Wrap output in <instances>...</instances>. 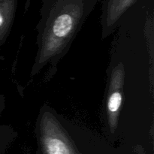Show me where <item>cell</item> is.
<instances>
[{
    "label": "cell",
    "instance_id": "2",
    "mask_svg": "<svg viewBox=\"0 0 154 154\" xmlns=\"http://www.w3.org/2000/svg\"><path fill=\"white\" fill-rule=\"evenodd\" d=\"M12 20L13 14L11 8L0 1V48L4 45L10 34Z\"/></svg>",
    "mask_w": 154,
    "mask_h": 154
},
{
    "label": "cell",
    "instance_id": "3",
    "mask_svg": "<svg viewBox=\"0 0 154 154\" xmlns=\"http://www.w3.org/2000/svg\"><path fill=\"white\" fill-rule=\"evenodd\" d=\"M5 106V98L3 95H0V150L11 141L13 135H17V132L9 125L2 124L1 117Z\"/></svg>",
    "mask_w": 154,
    "mask_h": 154
},
{
    "label": "cell",
    "instance_id": "1",
    "mask_svg": "<svg viewBox=\"0 0 154 154\" xmlns=\"http://www.w3.org/2000/svg\"><path fill=\"white\" fill-rule=\"evenodd\" d=\"M124 69L122 63L116 66L111 72L106 98V126L112 135L118 126L119 114L123 103Z\"/></svg>",
    "mask_w": 154,
    "mask_h": 154
}]
</instances>
